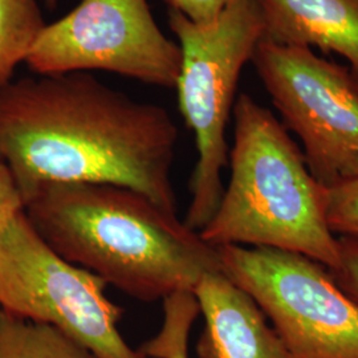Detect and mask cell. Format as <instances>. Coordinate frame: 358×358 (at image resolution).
<instances>
[{"label": "cell", "instance_id": "obj_1", "mask_svg": "<svg viewBox=\"0 0 358 358\" xmlns=\"http://www.w3.org/2000/svg\"><path fill=\"white\" fill-rule=\"evenodd\" d=\"M179 131L170 113L90 72L23 77L0 88V162L23 202L45 183L129 187L177 215Z\"/></svg>", "mask_w": 358, "mask_h": 358}, {"label": "cell", "instance_id": "obj_2", "mask_svg": "<svg viewBox=\"0 0 358 358\" xmlns=\"http://www.w3.org/2000/svg\"><path fill=\"white\" fill-rule=\"evenodd\" d=\"M32 227L65 260L120 291L158 301L220 271L217 247L140 192L106 183H45L24 199Z\"/></svg>", "mask_w": 358, "mask_h": 358}, {"label": "cell", "instance_id": "obj_3", "mask_svg": "<svg viewBox=\"0 0 358 358\" xmlns=\"http://www.w3.org/2000/svg\"><path fill=\"white\" fill-rule=\"evenodd\" d=\"M231 176L199 236L213 247H268L340 267L338 238L325 217V186L271 110L242 93L234 105Z\"/></svg>", "mask_w": 358, "mask_h": 358}, {"label": "cell", "instance_id": "obj_4", "mask_svg": "<svg viewBox=\"0 0 358 358\" xmlns=\"http://www.w3.org/2000/svg\"><path fill=\"white\" fill-rule=\"evenodd\" d=\"M169 24L182 52L176 84L179 109L194 133L198 153L185 224L199 232L214 217L224 192L222 171L229 165L226 129L242 71L264 38V24L256 0H235L203 24L169 10Z\"/></svg>", "mask_w": 358, "mask_h": 358}, {"label": "cell", "instance_id": "obj_5", "mask_svg": "<svg viewBox=\"0 0 358 358\" xmlns=\"http://www.w3.org/2000/svg\"><path fill=\"white\" fill-rule=\"evenodd\" d=\"M108 282L65 260L17 213L0 232V309L51 325L99 358H148L118 329L124 309L105 294Z\"/></svg>", "mask_w": 358, "mask_h": 358}, {"label": "cell", "instance_id": "obj_6", "mask_svg": "<svg viewBox=\"0 0 358 358\" xmlns=\"http://www.w3.org/2000/svg\"><path fill=\"white\" fill-rule=\"evenodd\" d=\"M220 271L250 294L291 358H358V303L308 256L268 247H217Z\"/></svg>", "mask_w": 358, "mask_h": 358}, {"label": "cell", "instance_id": "obj_7", "mask_svg": "<svg viewBox=\"0 0 358 358\" xmlns=\"http://www.w3.org/2000/svg\"><path fill=\"white\" fill-rule=\"evenodd\" d=\"M251 63L284 128L303 142L312 176L325 187L358 177V85L350 69L307 47L267 40Z\"/></svg>", "mask_w": 358, "mask_h": 358}, {"label": "cell", "instance_id": "obj_8", "mask_svg": "<svg viewBox=\"0 0 358 358\" xmlns=\"http://www.w3.org/2000/svg\"><path fill=\"white\" fill-rule=\"evenodd\" d=\"M24 63L38 76L108 71L176 88L182 52L157 24L148 0H80L45 24Z\"/></svg>", "mask_w": 358, "mask_h": 358}, {"label": "cell", "instance_id": "obj_9", "mask_svg": "<svg viewBox=\"0 0 358 358\" xmlns=\"http://www.w3.org/2000/svg\"><path fill=\"white\" fill-rule=\"evenodd\" d=\"M205 328L198 358H291L255 300L222 272H208L194 288Z\"/></svg>", "mask_w": 358, "mask_h": 358}, {"label": "cell", "instance_id": "obj_10", "mask_svg": "<svg viewBox=\"0 0 358 358\" xmlns=\"http://www.w3.org/2000/svg\"><path fill=\"white\" fill-rule=\"evenodd\" d=\"M264 38L343 56L358 85V0H256Z\"/></svg>", "mask_w": 358, "mask_h": 358}, {"label": "cell", "instance_id": "obj_11", "mask_svg": "<svg viewBox=\"0 0 358 358\" xmlns=\"http://www.w3.org/2000/svg\"><path fill=\"white\" fill-rule=\"evenodd\" d=\"M0 358H99L51 325L0 309Z\"/></svg>", "mask_w": 358, "mask_h": 358}, {"label": "cell", "instance_id": "obj_12", "mask_svg": "<svg viewBox=\"0 0 358 358\" xmlns=\"http://www.w3.org/2000/svg\"><path fill=\"white\" fill-rule=\"evenodd\" d=\"M45 24L38 0H0V88L13 81Z\"/></svg>", "mask_w": 358, "mask_h": 358}, {"label": "cell", "instance_id": "obj_13", "mask_svg": "<svg viewBox=\"0 0 358 358\" xmlns=\"http://www.w3.org/2000/svg\"><path fill=\"white\" fill-rule=\"evenodd\" d=\"M165 317L157 336L143 343L138 352L148 358H189L192 322L201 313L192 292H177L164 300Z\"/></svg>", "mask_w": 358, "mask_h": 358}, {"label": "cell", "instance_id": "obj_14", "mask_svg": "<svg viewBox=\"0 0 358 358\" xmlns=\"http://www.w3.org/2000/svg\"><path fill=\"white\" fill-rule=\"evenodd\" d=\"M325 217L336 236L358 238V177L325 187Z\"/></svg>", "mask_w": 358, "mask_h": 358}, {"label": "cell", "instance_id": "obj_15", "mask_svg": "<svg viewBox=\"0 0 358 358\" xmlns=\"http://www.w3.org/2000/svg\"><path fill=\"white\" fill-rule=\"evenodd\" d=\"M341 263L331 273L337 284L358 303V238H338Z\"/></svg>", "mask_w": 358, "mask_h": 358}, {"label": "cell", "instance_id": "obj_16", "mask_svg": "<svg viewBox=\"0 0 358 358\" xmlns=\"http://www.w3.org/2000/svg\"><path fill=\"white\" fill-rule=\"evenodd\" d=\"M170 10L178 11L194 23H210L235 0H165Z\"/></svg>", "mask_w": 358, "mask_h": 358}, {"label": "cell", "instance_id": "obj_17", "mask_svg": "<svg viewBox=\"0 0 358 358\" xmlns=\"http://www.w3.org/2000/svg\"><path fill=\"white\" fill-rule=\"evenodd\" d=\"M24 210V202L11 171L0 162V232L17 213Z\"/></svg>", "mask_w": 358, "mask_h": 358}, {"label": "cell", "instance_id": "obj_18", "mask_svg": "<svg viewBox=\"0 0 358 358\" xmlns=\"http://www.w3.org/2000/svg\"><path fill=\"white\" fill-rule=\"evenodd\" d=\"M44 1V4L48 7V10H51L53 11L55 8H56V6H57V3H59V0H43Z\"/></svg>", "mask_w": 358, "mask_h": 358}]
</instances>
